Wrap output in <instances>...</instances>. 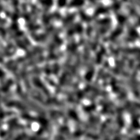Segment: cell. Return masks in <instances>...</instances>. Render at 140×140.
I'll return each instance as SVG.
<instances>
[{
  "mask_svg": "<svg viewBox=\"0 0 140 140\" xmlns=\"http://www.w3.org/2000/svg\"><path fill=\"white\" fill-rule=\"evenodd\" d=\"M61 18V16L59 13L55 12V13H54L53 14L44 16L43 18V22L44 24L47 25L53 19L60 20Z\"/></svg>",
  "mask_w": 140,
  "mask_h": 140,
  "instance_id": "cell-1",
  "label": "cell"
},
{
  "mask_svg": "<svg viewBox=\"0 0 140 140\" xmlns=\"http://www.w3.org/2000/svg\"><path fill=\"white\" fill-rule=\"evenodd\" d=\"M83 27L80 24H76L75 26L72 27L68 31V35L70 36L74 34L75 33H81L83 32Z\"/></svg>",
  "mask_w": 140,
  "mask_h": 140,
  "instance_id": "cell-2",
  "label": "cell"
},
{
  "mask_svg": "<svg viewBox=\"0 0 140 140\" xmlns=\"http://www.w3.org/2000/svg\"><path fill=\"white\" fill-rule=\"evenodd\" d=\"M84 3H85L84 0H72L69 5V7H80L84 5Z\"/></svg>",
  "mask_w": 140,
  "mask_h": 140,
  "instance_id": "cell-3",
  "label": "cell"
},
{
  "mask_svg": "<svg viewBox=\"0 0 140 140\" xmlns=\"http://www.w3.org/2000/svg\"><path fill=\"white\" fill-rule=\"evenodd\" d=\"M75 17V14H71L69 16H68L65 20H64V21H63V25H64L65 27H66L67 26V25L71 23L73 20L74 19Z\"/></svg>",
  "mask_w": 140,
  "mask_h": 140,
  "instance_id": "cell-4",
  "label": "cell"
},
{
  "mask_svg": "<svg viewBox=\"0 0 140 140\" xmlns=\"http://www.w3.org/2000/svg\"><path fill=\"white\" fill-rule=\"evenodd\" d=\"M27 25H28V26H27L28 28L29 29V30H31V31H34V30H39L41 28V27L39 25L35 24L34 23H32L30 24H27Z\"/></svg>",
  "mask_w": 140,
  "mask_h": 140,
  "instance_id": "cell-5",
  "label": "cell"
},
{
  "mask_svg": "<svg viewBox=\"0 0 140 140\" xmlns=\"http://www.w3.org/2000/svg\"><path fill=\"white\" fill-rule=\"evenodd\" d=\"M80 16L82 18V20H84L85 21H90V18L89 17V16H88L83 11H80Z\"/></svg>",
  "mask_w": 140,
  "mask_h": 140,
  "instance_id": "cell-6",
  "label": "cell"
},
{
  "mask_svg": "<svg viewBox=\"0 0 140 140\" xmlns=\"http://www.w3.org/2000/svg\"><path fill=\"white\" fill-rule=\"evenodd\" d=\"M31 10L32 15L34 16V17L37 18L38 16V9L37 8V7L34 5H32L31 6Z\"/></svg>",
  "mask_w": 140,
  "mask_h": 140,
  "instance_id": "cell-7",
  "label": "cell"
},
{
  "mask_svg": "<svg viewBox=\"0 0 140 140\" xmlns=\"http://www.w3.org/2000/svg\"><path fill=\"white\" fill-rule=\"evenodd\" d=\"M12 6H14L15 10L18 9L19 6V0H12Z\"/></svg>",
  "mask_w": 140,
  "mask_h": 140,
  "instance_id": "cell-8",
  "label": "cell"
},
{
  "mask_svg": "<svg viewBox=\"0 0 140 140\" xmlns=\"http://www.w3.org/2000/svg\"><path fill=\"white\" fill-rule=\"evenodd\" d=\"M67 1V0H58V5L60 7H63L66 4Z\"/></svg>",
  "mask_w": 140,
  "mask_h": 140,
  "instance_id": "cell-9",
  "label": "cell"
},
{
  "mask_svg": "<svg viewBox=\"0 0 140 140\" xmlns=\"http://www.w3.org/2000/svg\"><path fill=\"white\" fill-rule=\"evenodd\" d=\"M11 29L13 31H14L15 32L19 30V26H18V24L17 23H12V24L11 26Z\"/></svg>",
  "mask_w": 140,
  "mask_h": 140,
  "instance_id": "cell-10",
  "label": "cell"
},
{
  "mask_svg": "<svg viewBox=\"0 0 140 140\" xmlns=\"http://www.w3.org/2000/svg\"><path fill=\"white\" fill-rule=\"evenodd\" d=\"M0 34L3 37V38H5L6 36V31L4 29H3L2 27H0Z\"/></svg>",
  "mask_w": 140,
  "mask_h": 140,
  "instance_id": "cell-11",
  "label": "cell"
},
{
  "mask_svg": "<svg viewBox=\"0 0 140 140\" xmlns=\"http://www.w3.org/2000/svg\"><path fill=\"white\" fill-rule=\"evenodd\" d=\"M6 23V21L4 19H2L1 18H0V24H4Z\"/></svg>",
  "mask_w": 140,
  "mask_h": 140,
  "instance_id": "cell-12",
  "label": "cell"
},
{
  "mask_svg": "<svg viewBox=\"0 0 140 140\" xmlns=\"http://www.w3.org/2000/svg\"><path fill=\"white\" fill-rule=\"evenodd\" d=\"M5 1H7V0H5Z\"/></svg>",
  "mask_w": 140,
  "mask_h": 140,
  "instance_id": "cell-13",
  "label": "cell"
}]
</instances>
